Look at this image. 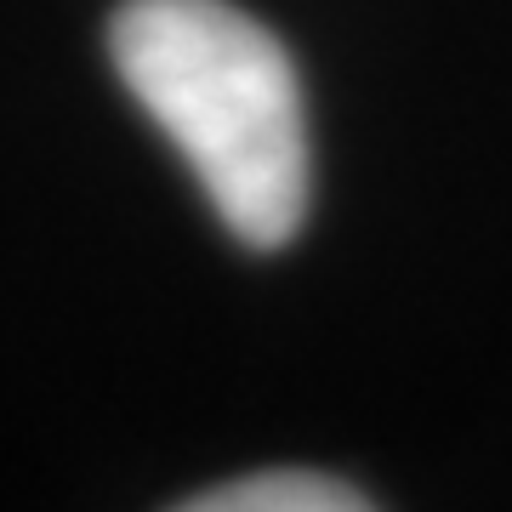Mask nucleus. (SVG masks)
I'll list each match as a JSON object with an SVG mask.
<instances>
[{
  "label": "nucleus",
  "mask_w": 512,
  "mask_h": 512,
  "mask_svg": "<svg viewBox=\"0 0 512 512\" xmlns=\"http://www.w3.org/2000/svg\"><path fill=\"white\" fill-rule=\"evenodd\" d=\"M109 57L222 228L251 251H285L313 194L308 109L285 46L228 0H126Z\"/></svg>",
  "instance_id": "f257e3e1"
},
{
  "label": "nucleus",
  "mask_w": 512,
  "mask_h": 512,
  "mask_svg": "<svg viewBox=\"0 0 512 512\" xmlns=\"http://www.w3.org/2000/svg\"><path fill=\"white\" fill-rule=\"evenodd\" d=\"M188 512H365L370 495L342 484L330 473H302V467H279V473H251L217 490H200L183 501Z\"/></svg>",
  "instance_id": "f03ea898"
}]
</instances>
